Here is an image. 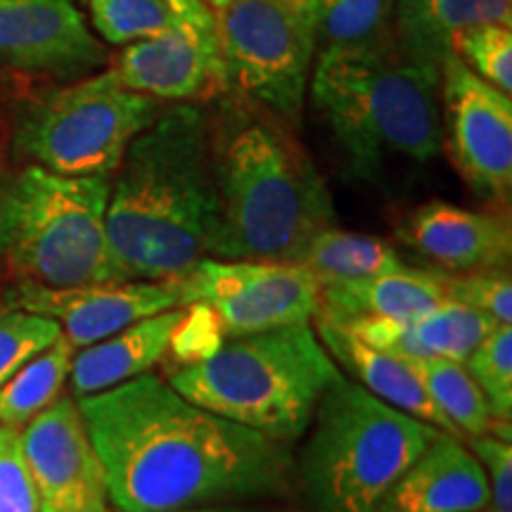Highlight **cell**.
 Here are the masks:
<instances>
[{"label": "cell", "mask_w": 512, "mask_h": 512, "mask_svg": "<svg viewBox=\"0 0 512 512\" xmlns=\"http://www.w3.org/2000/svg\"><path fill=\"white\" fill-rule=\"evenodd\" d=\"M297 458V503L306 512H377L403 472L441 430L389 406L339 373Z\"/></svg>", "instance_id": "8992f818"}, {"label": "cell", "mask_w": 512, "mask_h": 512, "mask_svg": "<svg viewBox=\"0 0 512 512\" xmlns=\"http://www.w3.org/2000/svg\"><path fill=\"white\" fill-rule=\"evenodd\" d=\"M105 46L72 0H0V64L76 81L107 67Z\"/></svg>", "instance_id": "9a60e30c"}, {"label": "cell", "mask_w": 512, "mask_h": 512, "mask_svg": "<svg viewBox=\"0 0 512 512\" xmlns=\"http://www.w3.org/2000/svg\"><path fill=\"white\" fill-rule=\"evenodd\" d=\"M467 373L482 389L498 422L512 420V328L496 325L482 344L465 358Z\"/></svg>", "instance_id": "83f0119b"}, {"label": "cell", "mask_w": 512, "mask_h": 512, "mask_svg": "<svg viewBox=\"0 0 512 512\" xmlns=\"http://www.w3.org/2000/svg\"><path fill=\"white\" fill-rule=\"evenodd\" d=\"M204 3H207V5H211V8H223V5H228L230 3V0H204Z\"/></svg>", "instance_id": "e575fe53"}, {"label": "cell", "mask_w": 512, "mask_h": 512, "mask_svg": "<svg viewBox=\"0 0 512 512\" xmlns=\"http://www.w3.org/2000/svg\"><path fill=\"white\" fill-rule=\"evenodd\" d=\"M19 432L41 512H95L110 505L105 470L74 396H60Z\"/></svg>", "instance_id": "4fadbf2b"}, {"label": "cell", "mask_w": 512, "mask_h": 512, "mask_svg": "<svg viewBox=\"0 0 512 512\" xmlns=\"http://www.w3.org/2000/svg\"><path fill=\"white\" fill-rule=\"evenodd\" d=\"M411 366L415 375L420 377L422 387L430 394V399L437 403L441 415L451 422L453 432L460 439L465 441L496 430L498 420L491 413L489 401L484 399L482 389L467 373L463 361L434 356L411 361Z\"/></svg>", "instance_id": "cb8c5ba5"}, {"label": "cell", "mask_w": 512, "mask_h": 512, "mask_svg": "<svg viewBox=\"0 0 512 512\" xmlns=\"http://www.w3.org/2000/svg\"><path fill=\"white\" fill-rule=\"evenodd\" d=\"M453 55L498 91L512 93V29L486 22L467 27L453 38Z\"/></svg>", "instance_id": "f1b7e54d"}, {"label": "cell", "mask_w": 512, "mask_h": 512, "mask_svg": "<svg viewBox=\"0 0 512 512\" xmlns=\"http://www.w3.org/2000/svg\"><path fill=\"white\" fill-rule=\"evenodd\" d=\"M174 22L119 50L110 69L128 91L169 102H211L226 93L219 29L204 0H174Z\"/></svg>", "instance_id": "7c38bea8"}, {"label": "cell", "mask_w": 512, "mask_h": 512, "mask_svg": "<svg viewBox=\"0 0 512 512\" xmlns=\"http://www.w3.org/2000/svg\"><path fill=\"white\" fill-rule=\"evenodd\" d=\"M489 482L463 439L441 432L396 479L377 512H486Z\"/></svg>", "instance_id": "e0dca14e"}, {"label": "cell", "mask_w": 512, "mask_h": 512, "mask_svg": "<svg viewBox=\"0 0 512 512\" xmlns=\"http://www.w3.org/2000/svg\"><path fill=\"white\" fill-rule=\"evenodd\" d=\"M207 119L219 200L211 259L297 264L335 226V200L294 126L235 93L211 100Z\"/></svg>", "instance_id": "3957f363"}, {"label": "cell", "mask_w": 512, "mask_h": 512, "mask_svg": "<svg viewBox=\"0 0 512 512\" xmlns=\"http://www.w3.org/2000/svg\"><path fill=\"white\" fill-rule=\"evenodd\" d=\"M496 325L501 323L453 299H446L432 311L413 318V330L427 356L451 358V361H465Z\"/></svg>", "instance_id": "484cf974"}, {"label": "cell", "mask_w": 512, "mask_h": 512, "mask_svg": "<svg viewBox=\"0 0 512 512\" xmlns=\"http://www.w3.org/2000/svg\"><path fill=\"white\" fill-rule=\"evenodd\" d=\"M112 176H60L24 164L0 181V261L15 283H124L107 242Z\"/></svg>", "instance_id": "52a82bcc"}, {"label": "cell", "mask_w": 512, "mask_h": 512, "mask_svg": "<svg viewBox=\"0 0 512 512\" xmlns=\"http://www.w3.org/2000/svg\"><path fill=\"white\" fill-rule=\"evenodd\" d=\"M176 512H306V510L297 501H273V498H264V501L216 503V505H202V508L176 510Z\"/></svg>", "instance_id": "836d02e7"}, {"label": "cell", "mask_w": 512, "mask_h": 512, "mask_svg": "<svg viewBox=\"0 0 512 512\" xmlns=\"http://www.w3.org/2000/svg\"><path fill=\"white\" fill-rule=\"evenodd\" d=\"M8 306L55 320L69 344L83 349L147 316L181 309L183 287L181 280H124L60 290L15 283Z\"/></svg>", "instance_id": "5bb4252c"}, {"label": "cell", "mask_w": 512, "mask_h": 512, "mask_svg": "<svg viewBox=\"0 0 512 512\" xmlns=\"http://www.w3.org/2000/svg\"><path fill=\"white\" fill-rule=\"evenodd\" d=\"M164 102L128 91L110 67L17 102L12 152L60 176H114L131 140Z\"/></svg>", "instance_id": "ba28073f"}, {"label": "cell", "mask_w": 512, "mask_h": 512, "mask_svg": "<svg viewBox=\"0 0 512 512\" xmlns=\"http://www.w3.org/2000/svg\"><path fill=\"white\" fill-rule=\"evenodd\" d=\"M117 512L297 501L294 446L230 422L145 373L76 399Z\"/></svg>", "instance_id": "6da1fadb"}, {"label": "cell", "mask_w": 512, "mask_h": 512, "mask_svg": "<svg viewBox=\"0 0 512 512\" xmlns=\"http://www.w3.org/2000/svg\"><path fill=\"white\" fill-rule=\"evenodd\" d=\"M441 147L479 200L508 211L512 192V100L456 55L439 67Z\"/></svg>", "instance_id": "8fae6325"}, {"label": "cell", "mask_w": 512, "mask_h": 512, "mask_svg": "<svg viewBox=\"0 0 512 512\" xmlns=\"http://www.w3.org/2000/svg\"><path fill=\"white\" fill-rule=\"evenodd\" d=\"M311 323L323 347L332 356V361L337 363L339 370H347L351 380L368 389L377 399L389 403V406L399 408V411L413 415V418L427 422V425L437 427V430L451 434V437H458L453 432L451 422L441 415L437 403L422 387L411 363L361 342L349 330H344L342 325H337L335 320L316 316Z\"/></svg>", "instance_id": "d6986e66"}, {"label": "cell", "mask_w": 512, "mask_h": 512, "mask_svg": "<svg viewBox=\"0 0 512 512\" xmlns=\"http://www.w3.org/2000/svg\"><path fill=\"white\" fill-rule=\"evenodd\" d=\"M309 93L356 178L439 157V74L406 60L394 41L323 48Z\"/></svg>", "instance_id": "277c9868"}, {"label": "cell", "mask_w": 512, "mask_h": 512, "mask_svg": "<svg viewBox=\"0 0 512 512\" xmlns=\"http://www.w3.org/2000/svg\"><path fill=\"white\" fill-rule=\"evenodd\" d=\"M60 337L62 330L55 320L17 306L0 309V384Z\"/></svg>", "instance_id": "f546056e"}, {"label": "cell", "mask_w": 512, "mask_h": 512, "mask_svg": "<svg viewBox=\"0 0 512 512\" xmlns=\"http://www.w3.org/2000/svg\"><path fill=\"white\" fill-rule=\"evenodd\" d=\"M74 354L76 349L62 335L0 384V425L22 430L29 420L60 399L69 382Z\"/></svg>", "instance_id": "603a6c76"}, {"label": "cell", "mask_w": 512, "mask_h": 512, "mask_svg": "<svg viewBox=\"0 0 512 512\" xmlns=\"http://www.w3.org/2000/svg\"><path fill=\"white\" fill-rule=\"evenodd\" d=\"M299 266L316 275L320 285L347 283V280L373 278L380 273H392L406 268L401 254L389 240L377 235L351 233L337 226L325 228L311 240V245L299 256Z\"/></svg>", "instance_id": "7402d4cb"}, {"label": "cell", "mask_w": 512, "mask_h": 512, "mask_svg": "<svg viewBox=\"0 0 512 512\" xmlns=\"http://www.w3.org/2000/svg\"><path fill=\"white\" fill-rule=\"evenodd\" d=\"M342 373L313 323L228 337L166 382L197 406L294 446L306 437L325 389Z\"/></svg>", "instance_id": "5b68a950"}, {"label": "cell", "mask_w": 512, "mask_h": 512, "mask_svg": "<svg viewBox=\"0 0 512 512\" xmlns=\"http://www.w3.org/2000/svg\"><path fill=\"white\" fill-rule=\"evenodd\" d=\"M185 306L147 316L91 347L76 349L69 370L74 399L107 392L128 380L152 373L171 349V339L181 325Z\"/></svg>", "instance_id": "ac0fdd59"}, {"label": "cell", "mask_w": 512, "mask_h": 512, "mask_svg": "<svg viewBox=\"0 0 512 512\" xmlns=\"http://www.w3.org/2000/svg\"><path fill=\"white\" fill-rule=\"evenodd\" d=\"M392 22L399 53L439 74L463 29L486 22L512 27V0H394Z\"/></svg>", "instance_id": "ffe728a7"}, {"label": "cell", "mask_w": 512, "mask_h": 512, "mask_svg": "<svg viewBox=\"0 0 512 512\" xmlns=\"http://www.w3.org/2000/svg\"><path fill=\"white\" fill-rule=\"evenodd\" d=\"M441 278L446 299L472 306L501 325L512 320V278L508 268L460 275L441 273Z\"/></svg>", "instance_id": "4dcf8cb0"}, {"label": "cell", "mask_w": 512, "mask_h": 512, "mask_svg": "<svg viewBox=\"0 0 512 512\" xmlns=\"http://www.w3.org/2000/svg\"><path fill=\"white\" fill-rule=\"evenodd\" d=\"M181 287L183 306H207L226 337L311 323L320 302L316 275L294 261L204 259Z\"/></svg>", "instance_id": "30bf717a"}, {"label": "cell", "mask_w": 512, "mask_h": 512, "mask_svg": "<svg viewBox=\"0 0 512 512\" xmlns=\"http://www.w3.org/2000/svg\"><path fill=\"white\" fill-rule=\"evenodd\" d=\"M512 425L498 422L496 430L467 439V448L482 463L489 482L486 512H512Z\"/></svg>", "instance_id": "1f68e13d"}, {"label": "cell", "mask_w": 512, "mask_h": 512, "mask_svg": "<svg viewBox=\"0 0 512 512\" xmlns=\"http://www.w3.org/2000/svg\"><path fill=\"white\" fill-rule=\"evenodd\" d=\"M214 15L226 93L297 126L318 48L304 0H230Z\"/></svg>", "instance_id": "9c48e42d"}, {"label": "cell", "mask_w": 512, "mask_h": 512, "mask_svg": "<svg viewBox=\"0 0 512 512\" xmlns=\"http://www.w3.org/2000/svg\"><path fill=\"white\" fill-rule=\"evenodd\" d=\"M323 48L394 41V0H304Z\"/></svg>", "instance_id": "d4e9b609"}, {"label": "cell", "mask_w": 512, "mask_h": 512, "mask_svg": "<svg viewBox=\"0 0 512 512\" xmlns=\"http://www.w3.org/2000/svg\"><path fill=\"white\" fill-rule=\"evenodd\" d=\"M441 302H446L441 271H418L406 266L401 271L380 273L373 278L320 285L316 316L332 320H413Z\"/></svg>", "instance_id": "44dd1931"}, {"label": "cell", "mask_w": 512, "mask_h": 512, "mask_svg": "<svg viewBox=\"0 0 512 512\" xmlns=\"http://www.w3.org/2000/svg\"><path fill=\"white\" fill-rule=\"evenodd\" d=\"M91 22L110 46H131L164 34L174 22V0H86Z\"/></svg>", "instance_id": "4316f807"}, {"label": "cell", "mask_w": 512, "mask_h": 512, "mask_svg": "<svg viewBox=\"0 0 512 512\" xmlns=\"http://www.w3.org/2000/svg\"><path fill=\"white\" fill-rule=\"evenodd\" d=\"M0 512H41L19 427L0 425Z\"/></svg>", "instance_id": "d6a6232c"}, {"label": "cell", "mask_w": 512, "mask_h": 512, "mask_svg": "<svg viewBox=\"0 0 512 512\" xmlns=\"http://www.w3.org/2000/svg\"><path fill=\"white\" fill-rule=\"evenodd\" d=\"M105 228L119 280H183L214 256L219 200L202 102H169L131 140Z\"/></svg>", "instance_id": "7a4b0ae2"}, {"label": "cell", "mask_w": 512, "mask_h": 512, "mask_svg": "<svg viewBox=\"0 0 512 512\" xmlns=\"http://www.w3.org/2000/svg\"><path fill=\"white\" fill-rule=\"evenodd\" d=\"M95 512H114V510L110 508V505H107V508H102V510H95Z\"/></svg>", "instance_id": "d590c367"}, {"label": "cell", "mask_w": 512, "mask_h": 512, "mask_svg": "<svg viewBox=\"0 0 512 512\" xmlns=\"http://www.w3.org/2000/svg\"><path fill=\"white\" fill-rule=\"evenodd\" d=\"M396 238L415 254L430 259L441 273L503 271L510 266L508 211H475L432 200L415 207L401 221Z\"/></svg>", "instance_id": "2e32d148"}]
</instances>
